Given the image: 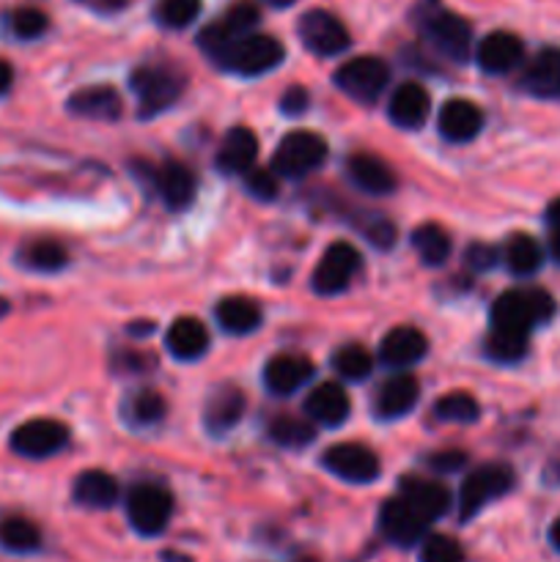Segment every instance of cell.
I'll list each match as a JSON object with an SVG mask.
<instances>
[{
  "label": "cell",
  "instance_id": "cell-19",
  "mask_svg": "<svg viewBox=\"0 0 560 562\" xmlns=\"http://www.w3.org/2000/svg\"><path fill=\"white\" fill-rule=\"evenodd\" d=\"M346 176H349L357 190L368 192V195H390L399 187L393 168L384 159H379L377 154H351L346 159Z\"/></svg>",
  "mask_w": 560,
  "mask_h": 562
},
{
  "label": "cell",
  "instance_id": "cell-2",
  "mask_svg": "<svg viewBox=\"0 0 560 562\" xmlns=\"http://www.w3.org/2000/svg\"><path fill=\"white\" fill-rule=\"evenodd\" d=\"M421 33L434 53L445 55L453 64H464L472 55V27L464 16L445 11L443 5H428L421 16Z\"/></svg>",
  "mask_w": 560,
  "mask_h": 562
},
{
  "label": "cell",
  "instance_id": "cell-26",
  "mask_svg": "<svg viewBox=\"0 0 560 562\" xmlns=\"http://www.w3.org/2000/svg\"><path fill=\"white\" fill-rule=\"evenodd\" d=\"M157 190L163 195L165 206L173 209V212H181L192 203L195 198V176L179 159H168L157 168Z\"/></svg>",
  "mask_w": 560,
  "mask_h": 562
},
{
  "label": "cell",
  "instance_id": "cell-46",
  "mask_svg": "<svg viewBox=\"0 0 560 562\" xmlns=\"http://www.w3.org/2000/svg\"><path fill=\"white\" fill-rule=\"evenodd\" d=\"M467 263H470V269H478V272H486V269H492L494 263L500 261V250H494V247L489 245H470V250H467Z\"/></svg>",
  "mask_w": 560,
  "mask_h": 562
},
{
  "label": "cell",
  "instance_id": "cell-39",
  "mask_svg": "<svg viewBox=\"0 0 560 562\" xmlns=\"http://www.w3.org/2000/svg\"><path fill=\"white\" fill-rule=\"evenodd\" d=\"M434 415H437V420L445 423H475L478 415H481V406H478V401L470 393L456 390V393L443 395L434 404Z\"/></svg>",
  "mask_w": 560,
  "mask_h": 562
},
{
  "label": "cell",
  "instance_id": "cell-42",
  "mask_svg": "<svg viewBox=\"0 0 560 562\" xmlns=\"http://www.w3.org/2000/svg\"><path fill=\"white\" fill-rule=\"evenodd\" d=\"M47 27H49L47 14L38 9H31V5L11 11L9 16V31L14 33L16 38H22V42H33V38L44 36Z\"/></svg>",
  "mask_w": 560,
  "mask_h": 562
},
{
  "label": "cell",
  "instance_id": "cell-43",
  "mask_svg": "<svg viewBox=\"0 0 560 562\" xmlns=\"http://www.w3.org/2000/svg\"><path fill=\"white\" fill-rule=\"evenodd\" d=\"M421 562H464V549L448 536H426L421 541Z\"/></svg>",
  "mask_w": 560,
  "mask_h": 562
},
{
  "label": "cell",
  "instance_id": "cell-41",
  "mask_svg": "<svg viewBox=\"0 0 560 562\" xmlns=\"http://www.w3.org/2000/svg\"><path fill=\"white\" fill-rule=\"evenodd\" d=\"M198 14H201V0H159L157 3V22L173 31L192 25Z\"/></svg>",
  "mask_w": 560,
  "mask_h": 562
},
{
  "label": "cell",
  "instance_id": "cell-44",
  "mask_svg": "<svg viewBox=\"0 0 560 562\" xmlns=\"http://www.w3.org/2000/svg\"><path fill=\"white\" fill-rule=\"evenodd\" d=\"M242 176H245V190L253 198H258V201H275L278 198V173L275 170H264L253 165Z\"/></svg>",
  "mask_w": 560,
  "mask_h": 562
},
{
  "label": "cell",
  "instance_id": "cell-36",
  "mask_svg": "<svg viewBox=\"0 0 560 562\" xmlns=\"http://www.w3.org/2000/svg\"><path fill=\"white\" fill-rule=\"evenodd\" d=\"M527 355V333L492 327L486 338V357H492L500 366H514Z\"/></svg>",
  "mask_w": 560,
  "mask_h": 562
},
{
  "label": "cell",
  "instance_id": "cell-25",
  "mask_svg": "<svg viewBox=\"0 0 560 562\" xmlns=\"http://www.w3.org/2000/svg\"><path fill=\"white\" fill-rule=\"evenodd\" d=\"M69 113L91 121H115L124 113L119 91L110 86H88L69 97Z\"/></svg>",
  "mask_w": 560,
  "mask_h": 562
},
{
  "label": "cell",
  "instance_id": "cell-20",
  "mask_svg": "<svg viewBox=\"0 0 560 562\" xmlns=\"http://www.w3.org/2000/svg\"><path fill=\"white\" fill-rule=\"evenodd\" d=\"M432 113V97L417 82H401L393 93H390L388 119L401 130H421Z\"/></svg>",
  "mask_w": 560,
  "mask_h": 562
},
{
  "label": "cell",
  "instance_id": "cell-38",
  "mask_svg": "<svg viewBox=\"0 0 560 562\" xmlns=\"http://www.w3.org/2000/svg\"><path fill=\"white\" fill-rule=\"evenodd\" d=\"M269 439L283 445V448H305V445L316 439V428L307 420H302V417L280 415L269 423Z\"/></svg>",
  "mask_w": 560,
  "mask_h": 562
},
{
  "label": "cell",
  "instance_id": "cell-30",
  "mask_svg": "<svg viewBox=\"0 0 560 562\" xmlns=\"http://www.w3.org/2000/svg\"><path fill=\"white\" fill-rule=\"evenodd\" d=\"M71 497L82 508L104 510L110 505H115V499H119V483H115L113 475H108L102 470L80 472L75 477V486H71Z\"/></svg>",
  "mask_w": 560,
  "mask_h": 562
},
{
  "label": "cell",
  "instance_id": "cell-45",
  "mask_svg": "<svg viewBox=\"0 0 560 562\" xmlns=\"http://www.w3.org/2000/svg\"><path fill=\"white\" fill-rule=\"evenodd\" d=\"M362 234L368 241H373L377 247H393L395 241V225L390 220H384L382 214H368L366 225H362Z\"/></svg>",
  "mask_w": 560,
  "mask_h": 562
},
{
  "label": "cell",
  "instance_id": "cell-27",
  "mask_svg": "<svg viewBox=\"0 0 560 562\" xmlns=\"http://www.w3.org/2000/svg\"><path fill=\"white\" fill-rule=\"evenodd\" d=\"M165 349L181 362L198 360V357L206 355L209 349V329L203 327V322H198V318H176V322L170 324L168 335H165Z\"/></svg>",
  "mask_w": 560,
  "mask_h": 562
},
{
  "label": "cell",
  "instance_id": "cell-3",
  "mask_svg": "<svg viewBox=\"0 0 560 562\" xmlns=\"http://www.w3.org/2000/svg\"><path fill=\"white\" fill-rule=\"evenodd\" d=\"M283 55L285 49L278 38L253 31L234 38V42L214 58V64L223 66V69L228 71H236V75L242 77H258L283 64Z\"/></svg>",
  "mask_w": 560,
  "mask_h": 562
},
{
  "label": "cell",
  "instance_id": "cell-21",
  "mask_svg": "<svg viewBox=\"0 0 560 562\" xmlns=\"http://www.w3.org/2000/svg\"><path fill=\"white\" fill-rule=\"evenodd\" d=\"M313 376V362L302 355L272 357L264 368V384L275 395H291L305 387Z\"/></svg>",
  "mask_w": 560,
  "mask_h": 562
},
{
  "label": "cell",
  "instance_id": "cell-52",
  "mask_svg": "<svg viewBox=\"0 0 560 562\" xmlns=\"http://www.w3.org/2000/svg\"><path fill=\"white\" fill-rule=\"evenodd\" d=\"M549 252H552L555 261L560 263V231L552 228V236H549Z\"/></svg>",
  "mask_w": 560,
  "mask_h": 562
},
{
  "label": "cell",
  "instance_id": "cell-40",
  "mask_svg": "<svg viewBox=\"0 0 560 562\" xmlns=\"http://www.w3.org/2000/svg\"><path fill=\"white\" fill-rule=\"evenodd\" d=\"M126 417H130L135 426H157L165 417V398L157 390H141L130 398L126 404Z\"/></svg>",
  "mask_w": 560,
  "mask_h": 562
},
{
  "label": "cell",
  "instance_id": "cell-4",
  "mask_svg": "<svg viewBox=\"0 0 560 562\" xmlns=\"http://www.w3.org/2000/svg\"><path fill=\"white\" fill-rule=\"evenodd\" d=\"M514 486V470L505 464H483L475 472L464 477L459 488V499H456V508H459V519L470 521L472 516L481 514L492 499H500L503 494L511 492Z\"/></svg>",
  "mask_w": 560,
  "mask_h": 562
},
{
  "label": "cell",
  "instance_id": "cell-28",
  "mask_svg": "<svg viewBox=\"0 0 560 562\" xmlns=\"http://www.w3.org/2000/svg\"><path fill=\"white\" fill-rule=\"evenodd\" d=\"M258 157V137L253 135L247 126H234L228 135L223 137L217 151V168L223 173H245L256 165Z\"/></svg>",
  "mask_w": 560,
  "mask_h": 562
},
{
  "label": "cell",
  "instance_id": "cell-47",
  "mask_svg": "<svg viewBox=\"0 0 560 562\" xmlns=\"http://www.w3.org/2000/svg\"><path fill=\"white\" fill-rule=\"evenodd\" d=\"M464 461L467 456L461 453V450H445V453H434L432 459H428V467H432L434 472H439V475H448V472L461 470Z\"/></svg>",
  "mask_w": 560,
  "mask_h": 562
},
{
  "label": "cell",
  "instance_id": "cell-9",
  "mask_svg": "<svg viewBox=\"0 0 560 562\" xmlns=\"http://www.w3.org/2000/svg\"><path fill=\"white\" fill-rule=\"evenodd\" d=\"M360 252L349 241H333L313 269V291L324 296L340 294L360 272Z\"/></svg>",
  "mask_w": 560,
  "mask_h": 562
},
{
  "label": "cell",
  "instance_id": "cell-5",
  "mask_svg": "<svg viewBox=\"0 0 560 562\" xmlns=\"http://www.w3.org/2000/svg\"><path fill=\"white\" fill-rule=\"evenodd\" d=\"M390 82V69L377 55H360L351 58L335 71V86L346 97L360 104H373L384 93Z\"/></svg>",
  "mask_w": 560,
  "mask_h": 562
},
{
  "label": "cell",
  "instance_id": "cell-11",
  "mask_svg": "<svg viewBox=\"0 0 560 562\" xmlns=\"http://www.w3.org/2000/svg\"><path fill=\"white\" fill-rule=\"evenodd\" d=\"M66 442H69V428L58 420H47V417L22 423L11 434V450L22 459H49L64 450Z\"/></svg>",
  "mask_w": 560,
  "mask_h": 562
},
{
  "label": "cell",
  "instance_id": "cell-22",
  "mask_svg": "<svg viewBox=\"0 0 560 562\" xmlns=\"http://www.w3.org/2000/svg\"><path fill=\"white\" fill-rule=\"evenodd\" d=\"M401 497H404L417 514L426 516L428 521L445 516L450 510V505H453V497H450L448 488L439 481H434V477H404V481H401Z\"/></svg>",
  "mask_w": 560,
  "mask_h": 562
},
{
  "label": "cell",
  "instance_id": "cell-32",
  "mask_svg": "<svg viewBox=\"0 0 560 562\" xmlns=\"http://www.w3.org/2000/svg\"><path fill=\"white\" fill-rule=\"evenodd\" d=\"M69 261V252L55 239H31L16 250V263L31 272H58Z\"/></svg>",
  "mask_w": 560,
  "mask_h": 562
},
{
  "label": "cell",
  "instance_id": "cell-16",
  "mask_svg": "<svg viewBox=\"0 0 560 562\" xmlns=\"http://www.w3.org/2000/svg\"><path fill=\"white\" fill-rule=\"evenodd\" d=\"M437 130L450 143H470L481 135L483 113L470 99H448L437 113Z\"/></svg>",
  "mask_w": 560,
  "mask_h": 562
},
{
  "label": "cell",
  "instance_id": "cell-49",
  "mask_svg": "<svg viewBox=\"0 0 560 562\" xmlns=\"http://www.w3.org/2000/svg\"><path fill=\"white\" fill-rule=\"evenodd\" d=\"M77 3L88 5V9L99 11V14H115V11L124 9L130 0H77Z\"/></svg>",
  "mask_w": 560,
  "mask_h": 562
},
{
  "label": "cell",
  "instance_id": "cell-10",
  "mask_svg": "<svg viewBox=\"0 0 560 562\" xmlns=\"http://www.w3.org/2000/svg\"><path fill=\"white\" fill-rule=\"evenodd\" d=\"M296 33H300V42L305 44L313 55H318V58H335V55L346 53L351 44L349 31H346L344 22L322 9H313L307 11V14H302Z\"/></svg>",
  "mask_w": 560,
  "mask_h": 562
},
{
  "label": "cell",
  "instance_id": "cell-18",
  "mask_svg": "<svg viewBox=\"0 0 560 562\" xmlns=\"http://www.w3.org/2000/svg\"><path fill=\"white\" fill-rule=\"evenodd\" d=\"M421 398V384L410 373H399L382 382V387L373 395V412L382 420H399V417L410 415Z\"/></svg>",
  "mask_w": 560,
  "mask_h": 562
},
{
  "label": "cell",
  "instance_id": "cell-54",
  "mask_svg": "<svg viewBox=\"0 0 560 562\" xmlns=\"http://www.w3.org/2000/svg\"><path fill=\"white\" fill-rule=\"evenodd\" d=\"M135 324H137V327H130L132 335H148L154 329L152 322H135Z\"/></svg>",
  "mask_w": 560,
  "mask_h": 562
},
{
  "label": "cell",
  "instance_id": "cell-34",
  "mask_svg": "<svg viewBox=\"0 0 560 562\" xmlns=\"http://www.w3.org/2000/svg\"><path fill=\"white\" fill-rule=\"evenodd\" d=\"M0 547L14 554H31L42 547V532L25 516H5L0 519Z\"/></svg>",
  "mask_w": 560,
  "mask_h": 562
},
{
  "label": "cell",
  "instance_id": "cell-57",
  "mask_svg": "<svg viewBox=\"0 0 560 562\" xmlns=\"http://www.w3.org/2000/svg\"><path fill=\"white\" fill-rule=\"evenodd\" d=\"M296 562H316L313 558H302V560H296Z\"/></svg>",
  "mask_w": 560,
  "mask_h": 562
},
{
  "label": "cell",
  "instance_id": "cell-17",
  "mask_svg": "<svg viewBox=\"0 0 560 562\" xmlns=\"http://www.w3.org/2000/svg\"><path fill=\"white\" fill-rule=\"evenodd\" d=\"M426 351H428L426 335H423L417 327H410V324H406V327H395L384 335L382 344H379V360H382L388 368H399V371H404V368L417 366V362L426 357Z\"/></svg>",
  "mask_w": 560,
  "mask_h": 562
},
{
  "label": "cell",
  "instance_id": "cell-23",
  "mask_svg": "<svg viewBox=\"0 0 560 562\" xmlns=\"http://www.w3.org/2000/svg\"><path fill=\"white\" fill-rule=\"evenodd\" d=\"M302 409H305V415L311 417V420L335 428L349 417L351 404H349V395H346V390L340 387V384L327 382V384H318V387H313L311 393H307Z\"/></svg>",
  "mask_w": 560,
  "mask_h": 562
},
{
  "label": "cell",
  "instance_id": "cell-31",
  "mask_svg": "<svg viewBox=\"0 0 560 562\" xmlns=\"http://www.w3.org/2000/svg\"><path fill=\"white\" fill-rule=\"evenodd\" d=\"M217 324L231 335H250L261 327V311L247 296H225L214 311Z\"/></svg>",
  "mask_w": 560,
  "mask_h": 562
},
{
  "label": "cell",
  "instance_id": "cell-55",
  "mask_svg": "<svg viewBox=\"0 0 560 562\" xmlns=\"http://www.w3.org/2000/svg\"><path fill=\"white\" fill-rule=\"evenodd\" d=\"M261 3H269V5H275V9H285V5L296 3V0H261Z\"/></svg>",
  "mask_w": 560,
  "mask_h": 562
},
{
  "label": "cell",
  "instance_id": "cell-35",
  "mask_svg": "<svg viewBox=\"0 0 560 562\" xmlns=\"http://www.w3.org/2000/svg\"><path fill=\"white\" fill-rule=\"evenodd\" d=\"M412 247L426 267H439L450 256V236L439 225L426 223L412 231Z\"/></svg>",
  "mask_w": 560,
  "mask_h": 562
},
{
  "label": "cell",
  "instance_id": "cell-15",
  "mask_svg": "<svg viewBox=\"0 0 560 562\" xmlns=\"http://www.w3.org/2000/svg\"><path fill=\"white\" fill-rule=\"evenodd\" d=\"M478 66L486 75H505V71L516 69L525 58V44L516 33L511 31H492L489 36L481 38L475 49Z\"/></svg>",
  "mask_w": 560,
  "mask_h": 562
},
{
  "label": "cell",
  "instance_id": "cell-12",
  "mask_svg": "<svg viewBox=\"0 0 560 562\" xmlns=\"http://www.w3.org/2000/svg\"><path fill=\"white\" fill-rule=\"evenodd\" d=\"M261 22V11L256 9L253 3H236L220 16L217 22H212L209 27H203L201 36H198V44H201L203 53L209 58H217L225 47H228L234 38L245 36V33L256 31V25Z\"/></svg>",
  "mask_w": 560,
  "mask_h": 562
},
{
  "label": "cell",
  "instance_id": "cell-7",
  "mask_svg": "<svg viewBox=\"0 0 560 562\" xmlns=\"http://www.w3.org/2000/svg\"><path fill=\"white\" fill-rule=\"evenodd\" d=\"M173 514V497L163 486L141 483L126 494V519L141 536H159Z\"/></svg>",
  "mask_w": 560,
  "mask_h": 562
},
{
  "label": "cell",
  "instance_id": "cell-37",
  "mask_svg": "<svg viewBox=\"0 0 560 562\" xmlns=\"http://www.w3.org/2000/svg\"><path fill=\"white\" fill-rule=\"evenodd\" d=\"M333 368L340 379H346V382H362V379L371 376L373 357L368 355V349H362V346L357 344L340 346L333 355Z\"/></svg>",
  "mask_w": 560,
  "mask_h": 562
},
{
  "label": "cell",
  "instance_id": "cell-29",
  "mask_svg": "<svg viewBox=\"0 0 560 562\" xmlns=\"http://www.w3.org/2000/svg\"><path fill=\"white\" fill-rule=\"evenodd\" d=\"M245 415V393L239 387H220L209 395L203 423L212 434H225Z\"/></svg>",
  "mask_w": 560,
  "mask_h": 562
},
{
  "label": "cell",
  "instance_id": "cell-48",
  "mask_svg": "<svg viewBox=\"0 0 560 562\" xmlns=\"http://www.w3.org/2000/svg\"><path fill=\"white\" fill-rule=\"evenodd\" d=\"M307 99H311V97H307L305 88L291 86L289 91L280 97V110H283L285 115H302L307 110Z\"/></svg>",
  "mask_w": 560,
  "mask_h": 562
},
{
  "label": "cell",
  "instance_id": "cell-51",
  "mask_svg": "<svg viewBox=\"0 0 560 562\" xmlns=\"http://www.w3.org/2000/svg\"><path fill=\"white\" fill-rule=\"evenodd\" d=\"M547 220H549V225H552L555 231H560V198H558V201L549 203V209H547Z\"/></svg>",
  "mask_w": 560,
  "mask_h": 562
},
{
  "label": "cell",
  "instance_id": "cell-13",
  "mask_svg": "<svg viewBox=\"0 0 560 562\" xmlns=\"http://www.w3.org/2000/svg\"><path fill=\"white\" fill-rule=\"evenodd\" d=\"M428 525H432V521L423 514H417L404 497L388 499V503L382 505V510H379V530H382V536L388 538L390 543H395V547L406 549L421 543L423 538H426Z\"/></svg>",
  "mask_w": 560,
  "mask_h": 562
},
{
  "label": "cell",
  "instance_id": "cell-24",
  "mask_svg": "<svg viewBox=\"0 0 560 562\" xmlns=\"http://www.w3.org/2000/svg\"><path fill=\"white\" fill-rule=\"evenodd\" d=\"M522 88L538 99H560V47H547L527 64Z\"/></svg>",
  "mask_w": 560,
  "mask_h": 562
},
{
  "label": "cell",
  "instance_id": "cell-56",
  "mask_svg": "<svg viewBox=\"0 0 560 562\" xmlns=\"http://www.w3.org/2000/svg\"><path fill=\"white\" fill-rule=\"evenodd\" d=\"M11 311V305H9V300H3V296H0V318L5 316V313Z\"/></svg>",
  "mask_w": 560,
  "mask_h": 562
},
{
  "label": "cell",
  "instance_id": "cell-8",
  "mask_svg": "<svg viewBox=\"0 0 560 562\" xmlns=\"http://www.w3.org/2000/svg\"><path fill=\"white\" fill-rule=\"evenodd\" d=\"M130 82L137 104H141L143 119H152V115L168 110L179 99L181 88H184L181 77L176 71L165 69V66H141V69L132 71Z\"/></svg>",
  "mask_w": 560,
  "mask_h": 562
},
{
  "label": "cell",
  "instance_id": "cell-33",
  "mask_svg": "<svg viewBox=\"0 0 560 562\" xmlns=\"http://www.w3.org/2000/svg\"><path fill=\"white\" fill-rule=\"evenodd\" d=\"M505 267L516 274V278H530L541 269L544 263V247L538 245L533 236L527 234H514L503 247V256Z\"/></svg>",
  "mask_w": 560,
  "mask_h": 562
},
{
  "label": "cell",
  "instance_id": "cell-1",
  "mask_svg": "<svg viewBox=\"0 0 560 562\" xmlns=\"http://www.w3.org/2000/svg\"><path fill=\"white\" fill-rule=\"evenodd\" d=\"M555 313V300L544 289H511L492 305V327L530 333L536 324H547Z\"/></svg>",
  "mask_w": 560,
  "mask_h": 562
},
{
  "label": "cell",
  "instance_id": "cell-14",
  "mask_svg": "<svg viewBox=\"0 0 560 562\" xmlns=\"http://www.w3.org/2000/svg\"><path fill=\"white\" fill-rule=\"evenodd\" d=\"M322 464L329 475L340 477L346 483H373L379 477V459L366 445H333L324 453Z\"/></svg>",
  "mask_w": 560,
  "mask_h": 562
},
{
  "label": "cell",
  "instance_id": "cell-50",
  "mask_svg": "<svg viewBox=\"0 0 560 562\" xmlns=\"http://www.w3.org/2000/svg\"><path fill=\"white\" fill-rule=\"evenodd\" d=\"M11 82H14V69H11L9 60L0 58V97H3V93H9Z\"/></svg>",
  "mask_w": 560,
  "mask_h": 562
},
{
  "label": "cell",
  "instance_id": "cell-6",
  "mask_svg": "<svg viewBox=\"0 0 560 562\" xmlns=\"http://www.w3.org/2000/svg\"><path fill=\"white\" fill-rule=\"evenodd\" d=\"M327 159V143L316 132H289L278 143V151L272 157V170L285 179H300V176L313 173L318 165Z\"/></svg>",
  "mask_w": 560,
  "mask_h": 562
},
{
  "label": "cell",
  "instance_id": "cell-53",
  "mask_svg": "<svg viewBox=\"0 0 560 562\" xmlns=\"http://www.w3.org/2000/svg\"><path fill=\"white\" fill-rule=\"evenodd\" d=\"M549 543H552V547L560 552V519L549 527Z\"/></svg>",
  "mask_w": 560,
  "mask_h": 562
}]
</instances>
